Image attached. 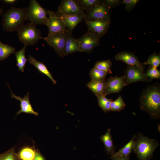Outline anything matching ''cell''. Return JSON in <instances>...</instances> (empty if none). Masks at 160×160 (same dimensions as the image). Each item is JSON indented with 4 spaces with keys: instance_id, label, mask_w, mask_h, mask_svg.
Here are the masks:
<instances>
[{
    "instance_id": "27",
    "label": "cell",
    "mask_w": 160,
    "mask_h": 160,
    "mask_svg": "<svg viewBox=\"0 0 160 160\" xmlns=\"http://www.w3.org/2000/svg\"><path fill=\"white\" fill-rule=\"evenodd\" d=\"M112 64L111 61L110 60L98 61L96 62L94 67L98 69L107 72L111 73V68Z\"/></svg>"
},
{
    "instance_id": "29",
    "label": "cell",
    "mask_w": 160,
    "mask_h": 160,
    "mask_svg": "<svg viewBox=\"0 0 160 160\" xmlns=\"http://www.w3.org/2000/svg\"><path fill=\"white\" fill-rule=\"evenodd\" d=\"M126 106V104L121 95H119L115 100L112 101L110 104V111L119 112L123 110Z\"/></svg>"
},
{
    "instance_id": "31",
    "label": "cell",
    "mask_w": 160,
    "mask_h": 160,
    "mask_svg": "<svg viewBox=\"0 0 160 160\" xmlns=\"http://www.w3.org/2000/svg\"><path fill=\"white\" fill-rule=\"evenodd\" d=\"M145 76L149 80L151 81L154 79H160V71L157 68L150 66L147 70L144 73Z\"/></svg>"
},
{
    "instance_id": "7",
    "label": "cell",
    "mask_w": 160,
    "mask_h": 160,
    "mask_svg": "<svg viewBox=\"0 0 160 160\" xmlns=\"http://www.w3.org/2000/svg\"><path fill=\"white\" fill-rule=\"evenodd\" d=\"M48 19L46 25L49 29L48 35L56 33L65 32L66 28L62 17L57 12L48 10Z\"/></svg>"
},
{
    "instance_id": "15",
    "label": "cell",
    "mask_w": 160,
    "mask_h": 160,
    "mask_svg": "<svg viewBox=\"0 0 160 160\" xmlns=\"http://www.w3.org/2000/svg\"><path fill=\"white\" fill-rule=\"evenodd\" d=\"M117 60L122 61L129 65H136L144 70V66L139 60L138 58L133 53L122 51L115 56Z\"/></svg>"
},
{
    "instance_id": "12",
    "label": "cell",
    "mask_w": 160,
    "mask_h": 160,
    "mask_svg": "<svg viewBox=\"0 0 160 160\" xmlns=\"http://www.w3.org/2000/svg\"><path fill=\"white\" fill-rule=\"evenodd\" d=\"M110 9L107 5L101 1L87 13L86 18L91 20L97 19L110 20Z\"/></svg>"
},
{
    "instance_id": "10",
    "label": "cell",
    "mask_w": 160,
    "mask_h": 160,
    "mask_svg": "<svg viewBox=\"0 0 160 160\" xmlns=\"http://www.w3.org/2000/svg\"><path fill=\"white\" fill-rule=\"evenodd\" d=\"M78 39L80 52L89 53L99 45L100 37L95 34L87 31Z\"/></svg>"
},
{
    "instance_id": "39",
    "label": "cell",
    "mask_w": 160,
    "mask_h": 160,
    "mask_svg": "<svg viewBox=\"0 0 160 160\" xmlns=\"http://www.w3.org/2000/svg\"><path fill=\"white\" fill-rule=\"evenodd\" d=\"M1 155H0V156H1Z\"/></svg>"
},
{
    "instance_id": "20",
    "label": "cell",
    "mask_w": 160,
    "mask_h": 160,
    "mask_svg": "<svg viewBox=\"0 0 160 160\" xmlns=\"http://www.w3.org/2000/svg\"><path fill=\"white\" fill-rule=\"evenodd\" d=\"M86 85L97 97L101 95L105 94L106 82L105 80L100 81L91 80Z\"/></svg>"
},
{
    "instance_id": "24",
    "label": "cell",
    "mask_w": 160,
    "mask_h": 160,
    "mask_svg": "<svg viewBox=\"0 0 160 160\" xmlns=\"http://www.w3.org/2000/svg\"><path fill=\"white\" fill-rule=\"evenodd\" d=\"M15 52L14 47L4 44L0 41V60L6 59L12 54Z\"/></svg>"
},
{
    "instance_id": "18",
    "label": "cell",
    "mask_w": 160,
    "mask_h": 160,
    "mask_svg": "<svg viewBox=\"0 0 160 160\" xmlns=\"http://www.w3.org/2000/svg\"><path fill=\"white\" fill-rule=\"evenodd\" d=\"M28 57V60L31 64L35 67L40 73L46 76L53 84L57 83V81L54 79L52 75L43 63L37 61L30 55H29Z\"/></svg>"
},
{
    "instance_id": "1",
    "label": "cell",
    "mask_w": 160,
    "mask_h": 160,
    "mask_svg": "<svg viewBox=\"0 0 160 160\" xmlns=\"http://www.w3.org/2000/svg\"><path fill=\"white\" fill-rule=\"evenodd\" d=\"M140 108L148 113L153 119L160 117V88L156 84L146 88L140 98Z\"/></svg>"
},
{
    "instance_id": "37",
    "label": "cell",
    "mask_w": 160,
    "mask_h": 160,
    "mask_svg": "<svg viewBox=\"0 0 160 160\" xmlns=\"http://www.w3.org/2000/svg\"><path fill=\"white\" fill-rule=\"evenodd\" d=\"M3 1L7 4H12L17 1L16 0H4Z\"/></svg>"
},
{
    "instance_id": "22",
    "label": "cell",
    "mask_w": 160,
    "mask_h": 160,
    "mask_svg": "<svg viewBox=\"0 0 160 160\" xmlns=\"http://www.w3.org/2000/svg\"><path fill=\"white\" fill-rule=\"evenodd\" d=\"M27 46L24 45L23 47L20 50L15 52L16 59V65L19 71L23 72L26 61L28 60L25 57V50Z\"/></svg>"
},
{
    "instance_id": "28",
    "label": "cell",
    "mask_w": 160,
    "mask_h": 160,
    "mask_svg": "<svg viewBox=\"0 0 160 160\" xmlns=\"http://www.w3.org/2000/svg\"><path fill=\"white\" fill-rule=\"evenodd\" d=\"M79 6L84 11L88 13L95 5L99 3L100 0H77Z\"/></svg>"
},
{
    "instance_id": "13",
    "label": "cell",
    "mask_w": 160,
    "mask_h": 160,
    "mask_svg": "<svg viewBox=\"0 0 160 160\" xmlns=\"http://www.w3.org/2000/svg\"><path fill=\"white\" fill-rule=\"evenodd\" d=\"M106 82V86L104 92L106 95L119 93L127 86L124 75L120 77L111 76L107 80Z\"/></svg>"
},
{
    "instance_id": "16",
    "label": "cell",
    "mask_w": 160,
    "mask_h": 160,
    "mask_svg": "<svg viewBox=\"0 0 160 160\" xmlns=\"http://www.w3.org/2000/svg\"><path fill=\"white\" fill-rule=\"evenodd\" d=\"M61 16L67 31L71 33L76 25L86 18V17L81 15H63Z\"/></svg>"
},
{
    "instance_id": "11",
    "label": "cell",
    "mask_w": 160,
    "mask_h": 160,
    "mask_svg": "<svg viewBox=\"0 0 160 160\" xmlns=\"http://www.w3.org/2000/svg\"><path fill=\"white\" fill-rule=\"evenodd\" d=\"M84 20L88 28L87 31L95 34L100 38L107 32L110 24V20L104 19L91 20L86 18Z\"/></svg>"
},
{
    "instance_id": "3",
    "label": "cell",
    "mask_w": 160,
    "mask_h": 160,
    "mask_svg": "<svg viewBox=\"0 0 160 160\" xmlns=\"http://www.w3.org/2000/svg\"><path fill=\"white\" fill-rule=\"evenodd\" d=\"M159 145L156 140L150 139L142 133H138L135 140L133 151L139 160H149Z\"/></svg>"
},
{
    "instance_id": "23",
    "label": "cell",
    "mask_w": 160,
    "mask_h": 160,
    "mask_svg": "<svg viewBox=\"0 0 160 160\" xmlns=\"http://www.w3.org/2000/svg\"><path fill=\"white\" fill-rule=\"evenodd\" d=\"M36 152L32 148L26 147L23 148L19 153V157L21 160H34Z\"/></svg>"
},
{
    "instance_id": "17",
    "label": "cell",
    "mask_w": 160,
    "mask_h": 160,
    "mask_svg": "<svg viewBox=\"0 0 160 160\" xmlns=\"http://www.w3.org/2000/svg\"><path fill=\"white\" fill-rule=\"evenodd\" d=\"M71 34L68 32L65 45V57L77 52H80L78 39L74 38Z\"/></svg>"
},
{
    "instance_id": "6",
    "label": "cell",
    "mask_w": 160,
    "mask_h": 160,
    "mask_svg": "<svg viewBox=\"0 0 160 160\" xmlns=\"http://www.w3.org/2000/svg\"><path fill=\"white\" fill-rule=\"evenodd\" d=\"M68 32L67 31L65 32L54 33L43 38L47 43L55 50L61 58L65 57V45Z\"/></svg>"
},
{
    "instance_id": "30",
    "label": "cell",
    "mask_w": 160,
    "mask_h": 160,
    "mask_svg": "<svg viewBox=\"0 0 160 160\" xmlns=\"http://www.w3.org/2000/svg\"><path fill=\"white\" fill-rule=\"evenodd\" d=\"M144 65H149L154 67L157 68L160 65V56L159 54L154 53L151 55L147 61L143 64Z\"/></svg>"
},
{
    "instance_id": "21",
    "label": "cell",
    "mask_w": 160,
    "mask_h": 160,
    "mask_svg": "<svg viewBox=\"0 0 160 160\" xmlns=\"http://www.w3.org/2000/svg\"><path fill=\"white\" fill-rule=\"evenodd\" d=\"M137 136L134 135L132 139L117 152H116L111 155V159L114 158L130 156V153L133 151L135 140Z\"/></svg>"
},
{
    "instance_id": "26",
    "label": "cell",
    "mask_w": 160,
    "mask_h": 160,
    "mask_svg": "<svg viewBox=\"0 0 160 160\" xmlns=\"http://www.w3.org/2000/svg\"><path fill=\"white\" fill-rule=\"evenodd\" d=\"M107 73L94 67L89 71V76L92 80L95 81H103L105 80Z\"/></svg>"
},
{
    "instance_id": "32",
    "label": "cell",
    "mask_w": 160,
    "mask_h": 160,
    "mask_svg": "<svg viewBox=\"0 0 160 160\" xmlns=\"http://www.w3.org/2000/svg\"><path fill=\"white\" fill-rule=\"evenodd\" d=\"M139 1V0H123L122 3L124 4L125 9L129 12L135 7Z\"/></svg>"
},
{
    "instance_id": "19",
    "label": "cell",
    "mask_w": 160,
    "mask_h": 160,
    "mask_svg": "<svg viewBox=\"0 0 160 160\" xmlns=\"http://www.w3.org/2000/svg\"><path fill=\"white\" fill-rule=\"evenodd\" d=\"M111 131V129L108 128L106 133L102 135L100 137V138L104 144L107 154L108 155H111L116 152V147L113 144Z\"/></svg>"
},
{
    "instance_id": "33",
    "label": "cell",
    "mask_w": 160,
    "mask_h": 160,
    "mask_svg": "<svg viewBox=\"0 0 160 160\" xmlns=\"http://www.w3.org/2000/svg\"><path fill=\"white\" fill-rule=\"evenodd\" d=\"M0 160H16L12 150L1 155L0 157Z\"/></svg>"
},
{
    "instance_id": "36",
    "label": "cell",
    "mask_w": 160,
    "mask_h": 160,
    "mask_svg": "<svg viewBox=\"0 0 160 160\" xmlns=\"http://www.w3.org/2000/svg\"><path fill=\"white\" fill-rule=\"evenodd\" d=\"M129 156L117 157L113 158L112 159L113 160H130Z\"/></svg>"
},
{
    "instance_id": "14",
    "label": "cell",
    "mask_w": 160,
    "mask_h": 160,
    "mask_svg": "<svg viewBox=\"0 0 160 160\" xmlns=\"http://www.w3.org/2000/svg\"><path fill=\"white\" fill-rule=\"evenodd\" d=\"M12 98H14L20 101V110L17 112V115L21 113L33 114L35 116L38 115V113L35 111L33 109L29 100V93L28 92L27 94L22 98L20 96H17L14 94L10 90Z\"/></svg>"
},
{
    "instance_id": "2",
    "label": "cell",
    "mask_w": 160,
    "mask_h": 160,
    "mask_svg": "<svg viewBox=\"0 0 160 160\" xmlns=\"http://www.w3.org/2000/svg\"><path fill=\"white\" fill-rule=\"evenodd\" d=\"M26 9L12 7L6 11L2 20L3 29L10 32L17 31L26 20Z\"/></svg>"
},
{
    "instance_id": "5",
    "label": "cell",
    "mask_w": 160,
    "mask_h": 160,
    "mask_svg": "<svg viewBox=\"0 0 160 160\" xmlns=\"http://www.w3.org/2000/svg\"><path fill=\"white\" fill-rule=\"evenodd\" d=\"M47 11L43 8L36 0H31L26 9V20L35 25H46L48 19L47 16Z\"/></svg>"
},
{
    "instance_id": "4",
    "label": "cell",
    "mask_w": 160,
    "mask_h": 160,
    "mask_svg": "<svg viewBox=\"0 0 160 160\" xmlns=\"http://www.w3.org/2000/svg\"><path fill=\"white\" fill-rule=\"evenodd\" d=\"M17 31L20 41L27 46L34 45L40 39L44 38L36 25L30 23L24 24Z\"/></svg>"
},
{
    "instance_id": "34",
    "label": "cell",
    "mask_w": 160,
    "mask_h": 160,
    "mask_svg": "<svg viewBox=\"0 0 160 160\" xmlns=\"http://www.w3.org/2000/svg\"><path fill=\"white\" fill-rule=\"evenodd\" d=\"M110 9L119 5L121 1L118 0H105L103 1Z\"/></svg>"
},
{
    "instance_id": "9",
    "label": "cell",
    "mask_w": 160,
    "mask_h": 160,
    "mask_svg": "<svg viewBox=\"0 0 160 160\" xmlns=\"http://www.w3.org/2000/svg\"><path fill=\"white\" fill-rule=\"evenodd\" d=\"M143 71V70L137 66L128 65L123 75L127 85L140 81L147 82L148 79Z\"/></svg>"
},
{
    "instance_id": "35",
    "label": "cell",
    "mask_w": 160,
    "mask_h": 160,
    "mask_svg": "<svg viewBox=\"0 0 160 160\" xmlns=\"http://www.w3.org/2000/svg\"><path fill=\"white\" fill-rule=\"evenodd\" d=\"M34 160H45L43 157L38 152H36Z\"/></svg>"
},
{
    "instance_id": "38",
    "label": "cell",
    "mask_w": 160,
    "mask_h": 160,
    "mask_svg": "<svg viewBox=\"0 0 160 160\" xmlns=\"http://www.w3.org/2000/svg\"><path fill=\"white\" fill-rule=\"evenodd\" d=\"M1 12H0V14L1 13Z\"/></svg>"
},
{
    "instance_id": "8",
    "label": "cell",
    "mask_w": 160,
    "mask_h": 160,
    "mask_svg": "<svg viewBox=\"0 0 160 160\" xmlns=\"http://www.w3.org/2000/svg\"><path fill=\"white\" fill-rule=\"evenodd\" d=\"M60 15H81L86 17L87 14L79 5L77 0L62 1L57 12Z\"/></svg>"
},
{
    "instance_id": "25",
    "label": "cell",
    "mask_w": 160,
    "mask_h": 160,
    "mask_svg": "<svg viewBox=\"0 0 160 160\" xmlns=\"http://www.w3.org/2000/svg\"><path fill=\"white\" fill-rule=\"evenodd\" d=\"M106 95L103 94L97 97L99 106L105 113L111 111L110 104L113 100L107 98Z\"/></svg>"
}]
</instances>
